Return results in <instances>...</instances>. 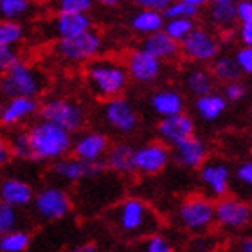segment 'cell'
I'll return each mask as SVG.
<instances>
[{"instance_id":"1","label":"cell","mask_w":252,"mask_h":252,"mask_svg":"<svg viewBox=\"0 0 252 252\" xmlns=\"http://www.w3.org/2000/svg\"><path fill=\"white\" fill-rule=\"evenodd\" d=\"M106 221L117 234L128 240H144L157 234L160 229V216L157 211L139 196H126L106 211Z\"/></svg>"},{"instance_id":"2","label":"cell","mask_w":252,"mask_h":252,"mask_svg":"<svg viewBox=\"0 0 252 252\" xmlns=\"http://www.w3.org/2000/svg\"><path fill=\"white\" fill-rule=\"evenodd\" d=\"M85 79L90 92L103 101L121 97L130 76L125 63L112 58H95L85 67Z\"/></svg>"},{"instance_id":"3","label":"cell","mask_w":252,"mask_h":252,"mask_svg":"<svg viewBox=\"0 0 252 252\" xmlns=\"http://www.w3.org/2000/svg\"><path fill=\"white\" fill-rule=\"evenodd\" d=\"M32 148V160L38 162H56L72 153L74 137L60 126L38 119L27 128Z\"/></svg>"},{"instance_id":"4","label":"cell","mask_w":252,"mask_h":252,"mask_svg":"<svg viewBox=\"0 0 252 252\" xmlns=\"http://www.w3.org/2000/svg\"><path fill=\"white\" fill-rule=\"evenodd\" d=\"M49 79L43 70L26 62H18L13 68L0 76V94L5 99L13 97H32L43 94Z\"/></svg>"},{"instance_id":"5","label":"cell","mask_w":252,"mask_h":252,"mask_svg":"<svg viewBox=\"0 0 252 252\" xmlns=\"http://www.w3.org/2000/svg\"><path fill=\"white\" fill-rule=\"evenodd\" d=\"M103 36L99 31L90 29L81 36L72 40H63L54 43V58L65 65H89L95 58H99L103 51Z\"/></svg>"},{"instance_id":"6","label":"cell","mask_w":252,"mask_h":252,"mask_svg":"<svg viewBox=\"0 0 252 252\" xmlns=\"http://www.w3.org/2000/svg\"><path fill=\"white\" fill-rule=\"evenodd\" d=\"M179 223L191 234H205L216 225L215 200L205 194H189L179 205L177 211Z\"/></svg>"},{"instance_id":"7","label":"cell","mask_w":252,"mask_h":252,"mask_svg":"<svg viewBox=\"0 0 252 252\" xmlns=\"http://www.w3.org/2000/svg\"><path fill=\"white\" fill-rule=\"evenodd\" d=\"M40 119L60 126L68 133H79L87 123V112L78 101L68 97H49L40 105Z\"/></svg>"},{"instance_id":"8","label":"cell","mask_w":252,"mask_h":252,"mask_svg":"<svg viewBox=\"0 0 252 252\" xmlns=\"http://www.w3.org/2000/svg\"><path fill=\"white\" fill-rule=\"evenodd\" d=\"M72 211V198L67 189L51 184L38 189L32 200V213L40 221H58Z\"/></svg>"},{"instance_id":"9","label":"cell","mask_w":252,"mask_h":252,"mask_svg":"<svg viewBox=\"0 0 252 252\" xmlns=\"http://www.w3.org/2000/svg\"><path fill=\"white\" fill-rule=\"evenodd\" d=\"M216 225L227 232H240L252 221V205L236 194H227L215 202Z\"/></svg>"},{"instance_id":"10","label":"cell","mask_w":252,"mask_h":252,"mask_svg":"<svg viewBox=\"0 0 252 252\" xmlns=\"http://www.w3.org/2000/svg\"><path fill=\"white\" fill-rule=\"evenodd\" d=\"M105 171H106L105 162L89 164L85 162V160L76 158L74 155L60 158V160L51 164V177L58 182V186L81 184V182H87V180L97 179Z\"/></svg>"},{"instance_id":"11","label":"cell","mask_w":252,"mask_h":252,"mask_svg":"<svg viewBox=\"0 0 252 252\" xmlns=\"http://www.w3.org/2000/svg\"><path fill=\"white\" fill-rule=\"evenodd\" d=\"M182 49V58L191 63H213L220 56V40L215 32L205 29V27H196L184 42L180 43Z\"/></svg>"},{"instance_id":"12","label":"cell","mask_w":252,"mask_h":252,"mask_svg":"<svg viewBox=\"0 0 252 252\" xmlns=\"http://www.w3.org/2000/svg\"><path fill=\"white\" fill-rule=\"evenodd\" d=\"M232 179H234V173L231 171L229 164L220 158H209L198 169V180L204 189V194L215 202L229 194Z\"/></svg>"},{"instance_id":"13","label":"cell","mask_w":252,"mask_h":252,"mask_svg":"<svg viewBox=\"0 0 252 252\" xmlns=\"http://www.w3.org/2000/svg\"><path fill=\"white\" fill-rule=\"evenodd\" d=\"M171 160V148L160 141H148L135 148V173L142 177L162 173Z\"/></svg>"},{"instance_id":"14","label":"cell","mask_w":252,"mask_h":252,"mask_svg":"<svg viewBox=\"0 0 252 252\" xmlns=\"http://www.w3.org/2000/svg\"><path fill=\"white\" fill-rule=\"evenodd\" d=\"M103 121L106 126L121 135H130L139 126V114L135 106L131 105L130 99L125 95L116 97V99L105 101L103 105Z\"/></svg>"},{"instance_id":"15","label":"cell","mask_w":252,"mask_h":252,"mask_svg":"<svg viewBox=\"0 0 252 252\" xmlns=\"http://www.w3.org/2000/svg\"><path fill=\"white\" fill-rule=\"evenodd\" d=\"M90 29H94L92 18L85 13H53L47 22L49 36L56 42L78 38L89 32Z\"/></svg>"},{"instance_id":"16","label":"cell","mask_w":252,"mask_h":252,"mask_svg":"<svg viewBox=\"0 0 252 252\" xmlns=\"http://www.w3.org/2000/svg\"><path fill=\"white\" fill-rule=\"evenodd\" d=\"M125 67L131 81L139 85L155 83L162 74V62L144 51L142 47L133 49L126 54Z\"/></svg>"},{"instance_id":"17","label":"cell","mask_w":252,"mask_h":252,"mask_svg":"<svg viewBox=\"0 0 252 252\" xmlns=\"http://www.w3.org/2000/svg\"><path fill=\"white\" fill-rule=\"evenodd\" d=\"M110 141H108V137L103 131H79L78 135L74 137L72 155L89 164H101L105 162V157L108 150H110Z\"/></svg>"},{"instance_id":"18","label":"cell","mask_w":252,"mask_h":252,"mask_svg":"<svg viewBox=\"0 0 252 252\" xmlns=\"http://www.w3.org/2000/svg\"><path fill=\"white\" fill-rule=\"evenodd\" d=\"M194 131H196V126H194L193 117L189 116V114H180V116L158 119L157 123L158 141L164 142L169 148L179 146L180 142L194 137L196 135Z\"/></svg>"},{"instance_id":"19","label":"cell","mask_w":252,"mask_h":252,"mask_svg":"<svg viewBox=\"0 0 252 252\" xmlns=\"http://www.w3.org/2000/svg\"><path fill=\"white\" fill-rule=\"evenodd\" d=\"M171 157L179 168L200 169L209 160V150H207L204 139L194 135L188 141L180 142L179 146L171 148Z\"/></svg>"},{"instance_id":"20","label":"cell","mask_w":252,"mask_h":252,"mask_svg":"<svg viewBox=\"0 0 252 252\" xmlns=\"http://www.w3.org/2000/svg\"><path fill=\"white\" fill-rule=\"evenodd\" d=\"M40 114V103L32 97H13L4 103V110L0 117V126L15 130L24 123Z\"/></svg>"},{"instance_id":"21","label":"cell","mask_w":252,"mask_h":252,"mask_svg":"<svg viewBox=\"0 0 252 252\" xmlns=\"http://www.w3.org/2000/svg\"><path fill=\"white\" fill-rule=\"evenodd\" d=\"M34 194H36L34 188L27 180H22L18 177H5L0 182V200L18 211L32 205Z\"/></svg>"},{"instance_id":"22","label":"cell","mask_w":252,"mask_h":252,"mask_svg":"<svg viewBox=\"0 0 252 252\" xmlns=\"http://www.w3.org/2000/svg\"><path fill=\"white\" fill-rule=\"evenodd\" d=\"M150 106L153 114L158 116V119L180 116V114H186V97L180 90L166 87L153 92L150 97Z\"/></svg>"},{"instance_id":"23","label":"cell","mask_w":252,"mask_h":252,"mask_svg":"<svg viewBox=\"0 0 252 252\" xmlns=\"http://www.w3.org/2000/svg\"><path fill=\"white\" fill-rule=\"evenodd\" d=\"M105 166L108 171L121 177L135 173V146L128 142H116L112 144L105 157Z\"/></svg>"},{"instance_id":"24","label":"cell","mask_w":252,"mask_h":252,"mask_svg":"<svg viewBox=\"0 0 252 252\" xmlns=\"http://www.w3.org/2000/svg\"><path fill=\"white\" fill-rule=\"evenodd\" d=\"M141 47L144 51L158 58L160 62H173V60H179L182 56V49H180V43L175 42L173 38L168 36L164 31H158L155 34H150L142 40Z\"/></svg>"},{"instance_id":"25","label":"cell","mask_w":252,"mask_h":252,"mask_svg":"<svg viewBox=\"0 0 252 252\" xmlns=\"http://www.w3.org/2000/svg\"><path fill=\"white\" fill-rule=\"evenodd\" d=\"M164 26H166V18L158 11L139 9L130 18V29L144 38L158 31H164Z\"/></svg>"},{"instance_id":"26","label":"cell","mask_w":252,"mask_h":252,"mask_svg":"<svg viewBox=\"0 0 252 252\" xmlns=\"http://www.w3.org/2000/svg\"><path fill=\"white\" fill-rule=\"evenodd\" d=\"M225 110L227 99L223 97V94H218V92H211V94L194 99V112L205 123H215L216 119L223 116Z\"/></svg>"},{"instance_id":"27","label":"cell","mask_w":252,"mask_h":252,"mask_svg":"<svg viewBox=\"0 0 252 252\" xmlns=\"http://www.w3.org/2000/svg\"><path fill=\"white\" fill-rule=\"evenodd\" d=\"M184 87L189 94L196 97H202V95H207L211 92H215V78L211 70L204 67H193L189 68L184 76Z\"/></svg>"},{"instance_id":"28","label":"cell","mask_w":252,"mask_h":252,"mask_svg":"<svg viewBox=\"0 0 252 252\" xmlns=\"http://www.w3.org/2000/svg\"><path fill=\"white\" fill-rule=\"evenodd\" d=\"M211 74L215 81L220 83H234V81H242V70L238 67L234 56H227V54H220L215 62L211 63Z\"/></svg>"},{"instance_id":"29","label":"cell","mask_w":252,"mask_h":252,"mask_svg":"<svg viewBox=\"0 0 252 252\" xmlns=\"http://www.w3.org/2000/svg\"><path fill=\"white\" fill-rule=\"evenodd\" d=\"M211 24L220 31H231L238 22L236 4H211L209 7Z\"/></svg>"},{"instance_id":"30","label":"cell","mask_w":252,"mask_h":252,"mask_svg":"<svg viewBox=\"0 0 252 252\" xmlns=\"http://www.w3.org/2000/svg\"><path fill=\"white\" fill-rule=\"evenodd\" d=\"M5 139L9 142V150L13 157L18 158V160H32V148L27 128L26 130L24 128H15V130H11V133Z\"/></svg>"},{"instance_id":"31","label":"cell","mask_w":252,"mask_h":252,"mask_svg":"<svg viewBox=\"0 0 252 252\" xmlns=\"http://www.w3.org/2000/svg\"><path fill=\"white\" fill-rule=\"evenodd\" d=\"M32 0H0V20L20 22L31 15Z\"/></svg>"},{"instance_id":"32","label":"cell","mask_w":252,"mask_h":252,"mask_svg":"<svg viewBox=\"0 0 252 252\" xmlns=\"http://www.w3.org/2000/svg\"><path fill=\"white\" fill-rule=\"evenodd\" d=\"M31 245V234L24 229L0 236V252H26Z\"/></svg>"},{"instance_id":"33","label":"cell","mask_w":252,"mask_h":252,"mask_svg":"<svg viewBox=\"0 0 252 252\" xmlns=\"http://www.w3.org/2000/svg\"><path fill=\"white\" fill-rule=\"evenodd\" d=\"M196 27L198 26H196L194 20H189V18H173V20H166L164 32H166L168 36L173 38L175 42L182 43Z\"/></svg>"},{"instance_id":"34","label":"cell","mask_w":252,"mask_h":252,"mask_svg":"<svg viewBox=\"0 0 252 252\" xmlns=\"http://www.w3.org/2000/svg\"><path fill=\"white\" fill-rule=\"evenodd\" d=\"M24 40V27L20 22L0 20V45L16 47Z\"/></svg>"},{"instance_id":"35","label":"cell","mask_w":252,"mask_h":252,"mask_svg":"<svg viewBox=\"0 0 252 252\" xmlns=\"http://www.w3.org/2000/svg\"><path fill=\"white\" fill-rule=\"evenodd\" d=\"M20 211L0 200V236H5L9 232L20 229Z\"/></svg>"},{"instance_id":"36","label":"cell","mask_w":252,"mask_h":252,"mask_svg":"<svg viewBox=\"0 0 252 252\" xmlns=\"http://www.w3.org/2000/svg\"><path fill=\"white\" fill-rule=\"evenodd\" d=\"M139 252H175V247L171 245L168 238L157 232V234H152V236L144 238L139 242Z\"/></svg>"},{"instance_id":"37","label":"cell","mask_w":252,"mask_h":252,"mask_svg":"<svg viewBox=\"0 0 252 252\" xmlns=\"http://www.w3.org/2000/svg\"><path fill=\"white\" fill-rule=\"evenodd\" d=\"M94 0H51L54 13H85L89 15Z\"/></svg>"},{"instance_id":"38","label":"cell","mask_w":252,"mask_h":252,"mask_svg":"<svg viewBox=\"0 0 252 252\" xmlns=\"http://www.w3.org/2000/svg\"><path fill=\"white\" fill-rule=\"evenodd\" d=\"M198 13H200V9H196L193 5L186 4L182 0H175L173 4L169 5L162 15L166 20H173V18H189V20H194V18L198 16Z\"/></svg>"},{"instance_id":"39","label":"cell","mask_w":252,"mask_h":252,"mask_svg":"<svg viewBox=\"0 0 252 252\" xmlns=\"http://www.w3.org/2000/svg\"><path fill=\"white\" fill-rule=\"evenodd\" d=\"M234 180L240 186V189L252 193V158H247L242 164H238V168L234 169Z\"/></svg>"},{"instance_id":"40","label":"cell","mask_w":252,"mask_h":252,"mask_svg":"<svg viewBox=\"0 0 252 252\" xmlns=\"http://www.w3.org/2000/svg\"><path fill=\"white\" fill-rule=\"evenodd\" d=\"M20 60V53L16 47L0 45V74H5L9 68H13Z\"/></svg>"},{"instance_id":"41","label":"cell","mask_w":252,"mask_h":252,"mask_svg":"<svg viewBox=\"0 0 252 252\" xmlns=\"http://www.w3.org/2000/svg\"><path fill=\"white\" fill-rule=\"evenodd\" d=\"M223 97L227 99V103H238L247 95V87L242 81H234V83L223 85Z\"/></svg>"},{"instance_id":"42","label":"cell","mask_w":252,"mask_h":252,"mask_svg":"<svg viewBox=\"0 0 252 252\" xmlns=\"http://www.w3.org/2000/svg\"><path fill=\"white\" fill-rule=\"evenodd\" d=\"M238 67L245 76H252V47H240L234 54Z\"/></svg>"},{"instance_id":"43","label":"cell","mask_w":252,"mask_h":252,"mask_svg":"<svg viewBox=\"0 0 252 252\" xmlns=\"http://www.w3.org/2000/svg\"><path fill=\"white\" fill-rule=\"evenodd\" d=\"M139 9H150V11H158L164 13L169 5L173 4L175 0H131Z\"/></svg>"},{"instance_id":"44","label":"cell","mask_w":252,"mask_h":252,"mask_svg":"<svg viewBox=\"0 0 252 252\" xmlns=\"http://www.w3.org/2000/svg\"><path fill=\"white\" fill-rule=\"evenodd\" d=\"M236 13L240 26H251L252 24V0H238Z\"/></svg>"},{"instance_id":"45","label":"cell","mask_w":252,"mask_h":252,"mask_svg":"<svg viewBox=\"0 0 252 252\" xmlns=\"http://www.w3.org/2000/svg\"><path fill=\"white\" fill-rule=\"evenodd\" d=\"M11 158H13V155L9 150V142L5 137H0V168H5Z\"/></svg>"},{"instance_id":"46","label":"cell","mask_w":252,"mask_h":252,"mask_svg":"<svg viewBox=\"0 0 252 252\" xmlns=\"http://www.w3.org/2000/svg\"><path fill=\"white\" fill-rule=\"evenodd\" d=\"M238 38L242 42V47H252V24L251 26H240Z\"/></svg>"},{"instance_id":"47","label":"cell","mask_w":252,"mask_h":252,"mask_svg":"<svg viewBox=\"0 0 252 252\" xmlns=\"http://www.w3.org/2000/svg\"><path fill=\"white\" fill-rule=\"evenodd\" d=\"M68 252H101V251H99V247H97V243L83 242V243H79V245H76V247H72Z\"/></svg>"},{"instance_id":"48","label":"cell","mask_w":252,"mask_h":252,"mask_svg":"<svg viewBox=\"0 0 252 252\" xmlns=\"http://www.w3.org/2000/svg\"><path fill=\"white\" fill-rule=\"evenodd\" d=\"M234 252H252V236L242 238L236 245V251Z\"/></svg>"},{"instance_id":"49","label":"cell","mask_w":252,"mask_h":252,"mask_svg":"<svg viewBox=\"0 0 252 252\" xmlns=\"http://www.w3.org/2000/svg\"><path fill=\"white\" fill-rule=\"evenodd\" d=\"M182 2L193 5V7H196V9H200V7H204V5L207 4V0H182Z\"/></svg>"},{"instance_id":"50","label":"cell","mask_w":252,"mask_h":252,"mask_svg":"<svg viewBox=\"0 0 252 252\" xmlns=\"http://www.w3.org/2000/svg\"><path fill=\"white\" fill-rule=\"evenodd\" d=\"M94 2H97L99 5H105V7H116L121 0H94Z\"/></svg>"},{"instance_id":"51","label":"cell","mask_w":252,"mask_h":252,"mask_svg":"<svg viewBox=\"0 0 252 252\" xmlns=\"http://www.w3.org/2000/svg\"><path fill=\"white\" fill-rule=\"evenodd\" d=\"M209 4H236L238 0H207Z\"/></svg>"},{"instance_id":"52","label":"cell","mask_w":252,"mask_h":252,"mask_svg":"<svg viewBox=\"0 0 252 252\" xmlns=\"http://www.w3.org/2000/svg\"><path fill=\"white\" fill-rule=\"evenodd\" d=\"M2 110H4V103H0V117H2Z\"/></svg>"}]
</instances>
